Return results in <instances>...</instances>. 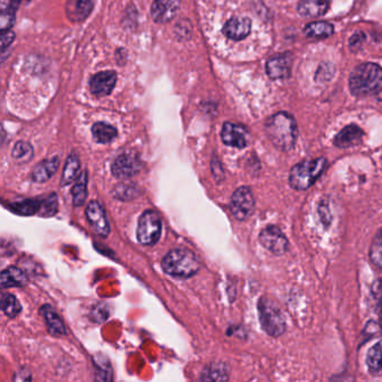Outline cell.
<instances>
[{
  "label": "cell",
  "mask_w": 382,
  "mask_h": 382,
  "mask_svg": "<svg viewBox=\"0 0 382 382\" xmlns=\"http://www.w3.org/2000/svg\"><path fill=\"white\" fill-rule=\"evenodd\" d=\"M9 1H10V6L17 9L18 7L21 6L22 3H28L29 0H9Z\"/></svg>",
  "instance_id": "obj_36"
},
{
  "label": "cell",
  "mask_w": 382,
  "mask_h": 382,
  "mask_svg": "<svg viewBox=\"0 0 382 382\" xmlns=\"http://www.w3.org/2000/svg\"><path fill=\"white\" fill-rule=\"evenodd\" d=\"M370 260L378 269L382 270V228L371 243Z\"/></svg>",
  "instance_id": "obj_31"
},
{
  "label": "cell",
  "mask_w": 382,
  "mask_h": 382,
  "mask_svg": "<svg viewBox=\"0 0 382 382\" xmlns=\"http://www.w3.org/2000/svg\"><path fill=\"white\" fill-rule=\"evenodd\" d=\"M365 363L371 376H382V340L368 351Z\"/></svg>",
  "instance_id": "obj_21"
},
{
  "label": "cell",
  "mask_w": 382,
  "mask_h": 382,
  "mask_svg": "<svg viewBox=\"0 0 382 382\" xmlns=\"http://www.w3.org/2000/svg\"><path fill=\"white\" fill-rule=\"evenodd\" d=\"M255 210V197L247 186L235 190L230 202V211L238 221H244L251 217Z\"/></svg>",
  "instance_id": "obj_7"
},
{
  "label": "cell",
  "mask_w": 382,
  "mask_h": 382,
  "mask_svg": "<svg viewBox=\"0 0 382 382\" xmlns=\"http://www.w3.org/2000/svg\"><path fill=\"white\" fill-rule=\"evenodd\" d=\"M33 156H34V149L29 142H18L14 146L13 157L16 162L23 164V163H27L32 160Z\"/></svg>",
  "instance_id": "obj_30"
},
{
  "label": "cell",
  "mask_w": 382,
  "mask_h": 382,
  "mask_svg": "<svg viewBox=\"0 0 382 382\" xmlns=\"http://www.w3.org/2000/svg\"><path fill=\"white\" fill-rule=\"evenodd\" d=\"M374 297L378 299V314H379V324L380 327L382 329V290H378V292H374Z\"/></svg>",
  "instance_id": "obj_35"
},
{
  "label": "cell",
  "mask_w": 382,
  "mask_h": 382,
  "mask_svg": "<svg viewBox=\"0 0 382 382\" xmlns=\"http://www.w3.org/2000/svg\"><path fill=\"white\" fill-rule=\"evenodd\" d=\"M326 166L324 157L305 160L296 164L290 172V185L296 191H306L319 180Z\"/></svg>",
  "instance_id": "obj_4"
},
{
  "label": "cell",
  "mask_w": 382,
  "mask_h": 382,
  "mask_svg": "<svg viewBox=\"0 0 382 382\" xmlns=\"http://www.w3.org/2000/svg\"><path fill=\"white\" fill-rule=\"evenodd\" d=\"M331 0H301L299 13L307 18H319L326 14Z\"/></svg>",
  "instance_id": "obj_18"
},
{
  "label": "cell",
  "mask_w": 382,
  "mask_h": 382,
  "mask_svg": "<svg viewBox=\"0 0 382 382\" xmlns=\"http://www.w3.org/2000/svg\"><path fill=\"white\" fill-rule=\"evenodd\" d=\"M258 315L263 330L272 338H279L286 331V319L276 301L261 297L258 301Z\"/></svg>",
  "instance_id": "obj_5"
},
{
  "label": "cell",
  "mask_w": 382,
  "mask_h": 382,
  "mask_svg": "<svg viewBox=\"0 0 382 382\" xmlns=\"http://www.w3.org/2000/svg\"><path fill=\"white\" fill-rule=\"evenodd\" d=\"M85 215H87L88 222L90 224L91 229L97 235L102 238L109 235L110 224H109L106 212L100 203L92 201L85 210Z\"/></svg>",
  "instance_id": "obj_10"
},
{
  "label": "cell",
  "mask_w": 382,
  "mask_h": 382,
  "mask_svg": "<svg viewBox=\"0 0 382 382\" xmlns=\"http://www.w3.org/2000/svg\"><path fill=\"white\" fill-rule=\"evenodd\" d=\"M163 270L173 277L188 278L200 270V261L191 250L174 249L163 258Z\"/></svg>",
  "instance_id": "obj_3"
},
{
  "label": "cell",
  "mask_w": 382,
  "mask_h": 382,
  "mask_svg": "<svg viewBox=\"0 0 382 382\" xmlns=\"http://www.w3.org/2000/svg\"><path fill=\"white\" fill-rule=\"evenodd\" d=\"M41 314L45 319L49 333L54 336L65 335L67 331H65L63 322L60 319V316L56 314V310H53L52 306L44 305L41 308Z\"/></svg>",
  "instance_id": "obj_20"
},
{
  "label": "cell",
  "mask_w": 382,
  "mask_h": 382,
  "mask_svg": "<svg viewBox=\"0 0 382 382\" xmlns=\"http://www.w3.org/2000/svg\"><path fill=\"white\" fill-rule=\"evenodd\" d=\"M178 8V0H153L151 5V17L156 23H167L176 16Z\"/></svg>",
  "instance_id": "obj_13"
},
{
  "label": "cell",
  "mask_w": 382,
  "mask_h": 382,
  "mask_svg": "<svg viewBox=\"0 0 382 382\" xmlns=\"http://www.w3.org/2000/svg\"><path fill=\"white\" fill-rule=\"evenodd\" d=\"M58 211V197L56 194L49 195L45 200L42 201V215L52 217Z\"/></svg>",
  "instance_id": "obj_33"
},
{
  "label": "cell",
  "mask_w": 382,
  "mask_h": 382,
  "mask_svg": "<svg viewBox=\"0 0 382 382\" xmlns=\"http://www.w3.org/2000/svg\"><path fill=\"white\" fill-rule=\"evenodd\" d=\"M1 287L9 288V287H21L27 283V276L23 270L17 267H8L7 269L1 272Z\"/></svg>",
  "instance_id": "obj_22"
},
{
  "label": "cell",
  "mask_w": 382,
  "mask_h": 382,
  "mask_svg": "<svg viewBox=\"0 0 382 382\" xmlns=\"http://www.w3.org/2000/svg\"><path fill=\"white\" fill-rule=\"evenodd\" d=\"M142 168V160H139L136 153H124L113 160L111 171L113 175L119 178H127L136 175Z\"/></svg>",
  "instance_id": "obj_9"
},
{
  "label": "cell",
  "mask_w": 382,
  "mask_h": 382,
  "mask_svg": "<svg viewBox=\"0 0 382 382\" xmlns=\"http://www.w3.org/2000/svg\"><path fill=\"white\" fill-rule=\"evenodd\" d=\"M259 242L272 255L283 256L290 249V241L281 230L276 226H268L261 230Z\"/></svg>",
  "instance_id": "obj_8"
},
{
  "label": "cell",
  "mask_w": 382,
  "mask_h": 382,
  "mask_svg": "<svg viewBox=\"0 0 382 382\" xmlns=\"http://www.w3.org/2000/svg\"><path fill=\"white\" fill-rule=\"evenodd\" d=\"M363 135H365L363 131L358 126H347L336 135L334 138V145L339 148H349L359 145L362 142Z\"/></svg>",
  "instance_id": "obj_16"
},
{
  "label": "cell",
  "mask_w": 382,
  "mask_h": 382,
  "mask_svg": "<svg viewBox=\"0 0 382 382\" xmlns=\"http://www.w3.org/2000/svg\"><path fill=\"white\" fill-rule=\"evenodd\" d=\"M265 131L272 145L283 151H292L299 135L295 119L287 113H278L270 117L265 125Z\"/></svg>",
  "instance_id": "obj_1"
},
{
  "label": "cell",
  "mask_w": 382,
  "mask_h": 382,
  "mask_svg": "<svg viewBox=\"0 0 382 382\" xmlns=\"http://www.w3.org/2000/svg\"><path fill=\"white\" fill-rule=\"evenodd\" d=\"M14 40L15 34L12 32V31L1 32V49H3V52L5 49H8V47L12 45Z\"/></svg>",
  "instance_id": "obj_34"
},
{
  "label": "cell",
  "mask_w": 382,
  "mask_h": 382,
  "mask_svg": "<svg viewBox=\"0 0 382 382\" xmlns=\"http://www.w3.org/2000/svg\"><path fill=\"white\" fill-rule=\"evenodd\" d=\"M80 173V160L74 153L67 157V163L64 166L63 175H62V185L67 186L74 181L78 180Z\"/></svg>",
  "instance_id": "obj_25"
},
{
  "label": "cell",
  "mask_w": 382,
  "mask_h": 382,
  "mask_svg": "<svg viewBox=\"0 0 382 382\" xmlns=\"http://www.w3.org/2000/svg\"><path fill=\"white\" fill-rule=\"evenodd\" d=\"M1 310L5 315L10 319H14L21 313L22 306L19 301L12 294H3L1 295Z\"/></svg>",
  "instance_id": "obj_29"
},
{
  "label": "cell",
  "mask_w": 382,
  "mask_h": 382,
  "mask_svg": "<svg viewBox=\"0 0 382 382\" xmlns=\"http://www.w3.org/2000/svg\"><path fill=\"white\" fill-rule=\"evenodd\" d=\"M16 19V8L9 5L6 9H3V13L0 15V28L1 32H7L10 31Z\"/></svg>",
  "instance_id": "obj_32"
},
{
  "label": "cell",
  "mask_w": 382,
  "mask_h": 382,
  "mask_svg": "<svg viewBox=\"0 0 382 382\" xmlns=\"http://www.w3.org/2000/svg\"><path fill=\"white\" fill-rule=\"evenodd\" d=\"M87 172L84 171L78 175V180L76 181V184L73 185L72 191H71L74 206H82L84 201L87 200Z\"/></svg>",
  "instance_id": "obj_27"
},
{
  "label": "cell",
  "mask_w": 382,
  "mask_h": 382,
  "mask_svg": "<svg viewBox=\"0 0 382 382\" xmlns=\"http://www.w3.org/2000/svg\"><path fill=\"white\" fill-rule=\"evenodd\" d=\"M93 138L100 144H108L118 136L116 128L108 125L106 122H97L92 127Z\"/></svg>",
  "instance_id": "obj_24"
},
{
  "label": "cell",
  "mask_w": 382,
  "mask_h": 382,
  "mask_svg": "<svg viewBox=\"0 0 382 382\" xmlns=\"http://www.w3.org/2000/svg\"><path fill=\"white\" fill-rule=\"evenodd\" d=\"M350 90L356 97L374 96L382 91V69L374 63L361 64L350 76Z\"/></svg>",
  "instance_id": "obj_2"
},
{
  "label": "cell",
  "mask_w": 382,
  "mask_h": 382,
  "mask_svg": "<svg viewBox=\"0 0 382 382\" xmlns=\"http://www.w3.org/2000/svg\"><path fill=\"white\" fill-rule=\"evenodd\" d=\"M93 8V0H67V15L71 22L87 19Z\"/></svg>",
  "instance_id": "obj_17"
},
{
  "label": "cell",
  "mask_w": 382,
  "mask_h": 382,
  "mask_svg": "<svg viewBox=\"0 0 382 382\" xmlns=\"http://www.w3.org/2000/svg\"><path fill=\"white\" fill-rule=\"evenodd\" d=\"M221 138L222 142L230 147L242 149L248 145V133L246 129L232 122H226L223 125Z\"/></svg>",
  "instance_id": "obj_12"
},
{
  "label": "cell",
  "mask_w": 382,
  "mask_h": 382,
  "mask_svg": "<svg viewBox=\"0 0 382 382\" xmlns=\"http://www.w3.org/2000/svg\"><path fill=\"white\" fill-rule=\"evenodd\" d=\"M305 34L310 38H326L333 35L334 27L326 22H314L305 27Z\"/></svg>",
  "instance_id": "obj_26"
},
{
  "label": "cell",
  "mask_w": 382,
  "mask_h": 382,
  "mask_svg": "<svg viewBox=\"0 0 382 382\" xmlns=\"http://www.w3.org/2000/svg\"><path fill=\"white\" fill-rule=\"evenodd\" d=\"M58 166H60V160L58 157L43 160L33 169L32 180L36 183L47 182L56 173Z\"/></svg>",
  "instance_id": "obj_19"
},
{
  "label": "cell",
  "mask_w": 382,
  "mask_h": 382,
  "mask_svg": "<svg viewBox=\"0 0 382 382\" xmlns=\"http://www.w3.org/2000/svg\"><path fill=\"white\" fill-rule=\"evenodd\" d=\"M162 235V221L155 211H146L140 217L137 228V239L144 246H153Z\"/></svg>",
  "instance_id": "obj_6"
},
{
  "label": "cell",
  "mask_w": 382,
  "mask_h": 382,
  "mask_svg": "<svg viewBox=\"0 0 382 382\" xmlns=\"http://www.w3.org/2000/svg\"><path fill=\"white\" fill-rule=\"evenodd\" d=\"M229 367L226 363H213L203 371V381H226L229 379Z\"/></svg>",
  "instance_id": "obj_23"
},
{
  "label": "cell",
  "mask_w": 382,
  "mask_h": 382,
  "mask_svg": "<svg viewBox=\"0 0 382 382\" xmlns=\"http://www.w3.org/2000/svg\"><path fill=\"white\" fill-rule=\"evenodd\" d=\"M251 32V21L249 18L235 17L226 22L223 27V34L233 41H241Z\"/></svg>",
  "instance_id": "obj_15"
},
{
  "label": "cell",
  "mask_w": 382,
  "mask_h": 382,
  "mask_svg": "<svg viewBox=\"0 0 382 382\" xmlns=\"http://www.w3.org/2000/svg\"><path fill=\"white\" fill-rule=\"evenodd\" d=\"M117 73L115 71H103V72L97 73L91 78L90 90L93 96L107 97L110 94L113 88L116 87Z\"/></svg>",
  "instance_id": "obj_11"
},
{
  "label": "cell",
  "mask_w": 382,
  "mask_h": 382,
  "mask_svg": "<svg viewBox=\"0 0 382 382\" xmlns=\"http://www.w3.org/2000/svg\"><path fill=\"white\" fill-rule=\"evenodd\" d=\"M10 208L15 213L21 215H33L38 212H41V200H25L21 202L13 203Z\"/></svg>",
  "instance_id": "obj_28"
},
{
  "label": "cell",
  "mask_w": 382,
  "mask_h": 382,
  "mask_svg": "<svg viewBox=\"0 0 382 382\" xmlns=\"http://www.w3.org/2000/svg\"><path fill=\"white\" fill-rule=\"evenodd\" d=\"M267 73L270 78H287L290 76L292 69V56L288 54H279L269 58L266 65Z\"/></svg>",
  "instance_id": "obj_14"
}]
</instances>
